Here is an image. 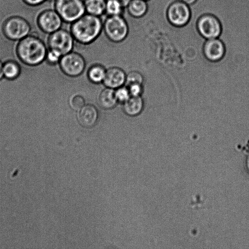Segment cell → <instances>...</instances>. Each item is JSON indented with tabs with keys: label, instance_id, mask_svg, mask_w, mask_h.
<instances>
[{
	"label": "cell",
	"instance_id": "cell-1",
	"mask_svg": "<svg viewBox=\"0 0 249 249\" xmlns=\"http://www.w3.org/2000/svg\"><path fill=\"white\" fill-rule=\"evenodd\" d=\"M103 27L101 17L85 13L71 23L70 31L75 41L86 45L93 42L100 36Z\"/></svg>",
	"mask_w": 249,
	"mask_h": 249
},
{
	"label": "cell",
	"instance_id": "cell-2",
	"mask_svg": "<svg viewBox=\"0 0 249 249\" xmlns=\"http://www.w3.org/2000/svg\"><path fill=\"white\" fill-rule=\"evenodd\" d=\"M16 52L18 57L24 63L36 66L45 59L48 50L46 44L41 39L29 35L19 41Z\"/></svg>",
	"mask_w": 249,
	"mask_h": 249
},
{
	"label": "cell",
	"instance_id": "cell-3",
	"mask_svg": "<svg viewBox=\"0 0 249 249\" xmlns=\"http://www.w3.org/2000/svg\"><path fill=\"white\" fill-rule=\"evenodd\" d=\"M103 31L110 41L119 43L127 37L129 28L122 15L107 16L103 21Z\"/></svg>",
	"mask_w": 249,
	"mask_h": 249
},
{
	"label": "cell",
	"instance_id": "cell-4",
	"mask_svg": "<svg viewBox=\"0 0 249 249\" xmlns=\"http://www.w3.org/2000/svg\"><path fill=\"white\" fill-rule=\"evenodd\" d=\"M54 9L64 22L71 24L86 13L84 0H55Z\"/></svg>",
	"mask_w": 249,
	"mask_h": 249
},
{
	"label": "cell",
	"instance_id": "cell-5",
	"mask_svg": "<svg viewBox=\"0 0 249 249\" xmlns=\"http://www.w3.org/2000/svg\"><path fill=\"white\" fill-rule=\"evenodd\" d=\"M75 40L70 31L61 28L50 34L47 39L49 50L63 56L71 52Z\"/></svg>",
	"mask_w": 249,
	"mask_h": 249
},
{
	"label": "cell",
	"instance_id": "cell-6",
	"mask_svg": "<svg viewBox=\"0 0 249 249\" xmlns=\"http://www.w3.org/2000/svg\"><path fill=\"white\" fill-rule=\"evenodd\" d=\"M3 30L8 38L13 40H20L30 35L31 27L25 19L19 16H13L5 21Z\"/></svg>",
	"mask_w": 249,
	"mask_h": 249
},
{
	"label": "cell",
	"instance_id": "cell-7",
	"mask_svg": "<svg viewBox=\"0 0 249 249\" xmlns=\"http://www.w3.org/2000/svg\"><path fill=\"white\" fill-rule=\"evenodd\" d=\"M196 27L199 34L205 39L218 38L222 32L219 20L210 14L200 16L197 20Z\"/></svg>",
	"mask_w": 249,
	"mask_h": 249
},
{
	"label": "cell",
	"instance_id": "cell-8",
	"mask_svg": "<svg viewBox=\"0 0 249 249\" xmlns=\"http://www.w3.org/2000/svg\"><path fill=\"white\" fill-rule=\"evenodd\" d=\"M59 65L62 71L65 74L75 77L80 75L83 72L86 62L81 54L71 52L62 56Z\"/></svg>",
	"mask_w": 249,
	"mask_h": 249
},
{
	"label": "cell",
	"instance_id": "cell-9",
	"mask_svg": "<svg viewBox=\"0 0 249 249\" xmlns=\"http://www.w3.org/2000/svg\"><path fill=\"white\" fill-rule=\"evenodd\" d=\"M189 5L178 0L172 2L167 10L169 21L174 26L182 27L188 23L191 18Z\"/></svg>",
	"mask_w": 249,
	"mask_h": 249
},
{
	"label": "cell",
	"instance_id": "cell-10",
	"mask_svg": "<svg viewBox=\"0 0 249 249\" xmlns=\"http://www.w3.org/2000/svg\"><path fill=\"white\" fill-rule=\"evenodd\" d=\"M63 21L54 9L42 11L37 18V23L40 29L50 35L62 28Z\"/></svg>",
	"mask_w": 249,
	"mask_h": 249
},
{
	"label": "cell",
	"instance_id": "cell-11",
	"mask_svg": "<svg viewBox=\"0 0 249 249\" xmlns=\"http://www.w3.org/2000/svg\"><path fill=\"white\" fill-rule=\"evenodd\" d=\"M203 51L206 57L209 60L216 61L221 59L226 52V47L223 42L219 38L206 39Z\"/></svg>",
	"mask_w": 249,
	"mask_h": 249
},
{
	"label": "cell",
	"instance_id": "cell-12",
	"mask_svg": "<svg viewBox=\"0 0 249 249\" xmlns=\"http://www.w3.org/2000/svg\"><path fill=\"white\" fill-rule=\"evenodd\" d=\"M126 76V75L122 69L117 67H111L106 70L103 82L107 88L117 89L125 84Z\"/></svg>",
	"mask_w": 249,
	"mask_h": 249
},
{
	"label": "cell",
	"instance_id": "cell-13",
	"mask_svg": "<svg viewBox=\"0 0 249 249\" xmlns=\"http://www.w3.org/2000/svg\"><path fill=\"white\" fill-rule=\"evenodd\" d=\"M98 112L96 107L92 105H85L78 110V121L84 127L93 126L98 120Z\"/></svg>",
	"mask_w": 249,
	"mask_h": 249
},
{
	"label": "cell",
	"instance_id": "cell-14",
	"mask_svg": "<svg viewBox=\"0 0 249 249\" xmlns=\"http://www.w3.org/2000/svg\"><path fill=\"white\" fill-rule=\"evenodd\" d=\"M125 8L131 17L141 18L148 12V3L144 0H132Z\"/></svg>",
	"mask_w": 249,
	"mask_h": 249
},
{
	"label": "cell",
	"instance_id": "cell-15",
	"mask_svg": "<svg viewBox=\"0 0 249 249\" xmlns=\"http://www.w3.org/2000/svg\"><path fill=\"white\" fill-rule=\"evenodd\" d=\"M143 106V100L141 96H131L123 103V110L127 115L130 116H135L141 113Z\"/></svg>",
	"mask_w": 249,
	"mask_h": 249
},
{
	"label": "cell",
	"instance_id": "cell-16",
	"mask_svg": "<svg viewBox=\"0 0 249 249\" xmlns=\"http://www.w3.org/2000/svg\"><path fill=\"white\" fill-rule=\"evenodd\" d=\"M98 103L104 109H109L115 107L118 101L114 89L107 88L103 89L98 96Z\"/></svg>",
	"mask_w": 249,
	"mask_h": 249
},
{
	"label": "cell",
	"instance_id": "cell-17",
	"mask_svg": "<svg viewBox=\"0 0 249 249\" xmlns=\"http://www.w3.org/2000/svg\"><path fill=\"white\" fill-rule=\"evenodd\" d=\"M86 13L101 17L106 14V0H84Z\"/></svg>",
	"mask_w": 249,
	"mask_h": 249
},
{
	"label": "cell",
	"instance_id": "cell-18",
	"mask_svg": "<svg viewBox=\"0 0 249 249\" xmlns=\"http://www.w3.org/2000/svg\"><path fill=\"white\" fill-rule=\"evenodd\" d=\"M106 72V70L103 66L96 64L89 68L88 71V76L91 82L98 84L103 82Z\"/></svg>",
	"mask_w": 249,
	"mask_h": 249
},
{
	"label": "cell",
	"instance_id": "cell-19",
	"mask_svg": "<svg viewBox=\"0 0 249 249\" xmlns=\"http://www.w3.org/2000/svg\"><path fill=\"white\" fill-rule=\"evenodd\" d=\"M3 72L4 77L13 80L18 76L20 73L19 65L15 61H8L3 65Z\"/></svg>",
	"mask_w": 249,
	"mask_h": 249
},
{
	"label": "cell",
	"instance_id": "cell-20",
	"mask_svg": "<svg viewBox=\"0 0 249 249\" xmlns=\"http://www.w3.org/2000/svg\"><path fill=\"white\" fill-rule=\"evenodd\" d=\"M124 9L117 0H106V14L107 16L122 15Z\"/></svg>",
	"mask_w": 249,
	"mask_h": 249
},
{
	"label": "cell",
	"instance_id": "cell-21",
	"mask_svg": "<svg viewBox=\"0 0 249 249\" xmlns=\"http://www.w3.org/2000/svg\"><path fill=\"white\" fill-rule=\"evenodd\" d=\"M115 95L118 102L124 103L131 96L127 87L122 86L115 90Z\"/></svg>",
	"mask_w": 249,
	"mask_h": 249
},
{
	"label": "cell",
	"instance_id": "cell-22",
	"mask_svg": "<svg viewBox=\"0 0 249 249\" xmlns=\"http://www.w3.org/2000/svg\"><path fill=\"white\" fill-rule=\"evenodd\" d=\"M69 104L73 110L78 111L85 105V101L82 96L74 94L70 98Z\"/></svg>",
	"mask_w": 249,
	"mask_h": 249
},
{
	"label": "cell",
	"instance_id": "cell-23",
	"mask_svg": "<svg viewBox=\"0 0 249 249\" xmlns=\"http://www.w3.org/2000/svg\"><path fill=\"white\" fill-rule=\"evenodd\" d=\"M143 80V77L140 72L133 71L126 75L125 84H126V86L132 83H140L142 84Z\"/></svg>",
	"mask_w": 249,
	"mask_h": 249
},
{
	"label": "cell",
	"instance_id": "cell-24",
	"mask_svg": "<svg viewBox=\"0 0 249 249\" xmlns=\"http://www.w3.org/2000/svg\"><path fill=\"white\" fill-rule=\"evenodd\" d=\"M130 94L132 96H141L142 91V84L132 83L127 86Z\"/></svg>",
	"mask_w": 249,
	"mask_h": 249
},
{
	"label": "cell",
	"instance_id": "cell-25",
	"mask_svg": "<svg viewBox=\"0 0 249 249\" xmlns=\"http://www.w3.org/2000/svg\"><path fill=\"white\" fill-rule=\"evenodd\" d=\"M62 56L57 52L49 50L46 55V60L51 64H55L59 62Z\"/></svg>",
	"mask_w": 249,
	"mask_h": 249
},
{
	"label": "cell",
	"instance_id": "cell-26",
	"mask_svg": "<svg viewBox=\"0 0 249 249\" xmlns=\"http://www.w3.org/2000/svg\"><path fill=\"white\" fill-rule=\"evenodd\" d=\"M25 3L30 5L36 6L41 4L47 0H23Z\"/></svg>",
	"mask_w": 249,
	"mask_h": 249
},
{
	"label": "cell",
	"instance_id": "cell-27",
	"mask_svg": "<svg viewBox=\"0 0 249 249\" xmlns=\"http://www.w3.org/2000/svg\"><path fill=\"white\" fill-rule=\"evenodd\" d=\"M124 8H125L132 0H117Z\"/></svg>",
	"mask_w": 249,
	"mask_h": 249
},
{
	"label": "cell",
	"instance_id": "cell-28",
	"mask_svg": "<svg viewBox=\"0 0 249 249\" xmlns=\"http://www.w3.org/2000/svg\"><path fill=\"white\" fill-rule=\"evenodd\" d=\"M245 168L247 172L249 174V154L246 156L245 159Z\"/></svg>",
	"mask_w": 249,
	"mask_h": 249
},
{
	"label": "cell",
	"instance_id": "cell-29",
	"mask_svg": "<svg viewBox=\"0 0 249 249\" xmlns=\"http://www.w3.org/2000/svg\"><path fill=\"white\" fill-rule=\"evenodd\" d=\"M188 5H191L195 3L197 0H180Z\"/></svg>",
	"mask_w": 249,
	"mask_h": 249
},
{
	"label": "cell",
	"instance_id": "cell-30",
	"mask_svg": "<svg viewBox=\"0 0 249 249\" xmlns=\"http://www.w3.org/2000/svg\"><path fill=\"white\" fill-rule=\"evenodd\" d=\"M3 65L2 62L0 60V80L3 77Z\"/></svg>",
	"mask_w": 249,
	"mask_h": 249
},
{
	"label": "cell",
	"instance_id": "cell-31",
	"mask_svg": "<svg viewBox=\"0 0 249 249\" xmlns=\"http://www.w3.org/2000/svg\"><path fill=\"white\" fill-rule=\"evenodd\" d=\"M49 0L50 1H52V2H54L55 0Z\"/></svg>",
	"mask_w": 249,
	"mask_h": 249
},
{
	"label": "cell",
	"instance_id": "cell-32",
	"mask_svg": "<svg viewBox=\"0 0 249 249\" xmlns=\"http://www.w3.org/2000/svg\"><path fill=\"white\" fill-rule=\"evenodd\" d=\"M144 0L148 1H149L150 0Z\"/></svg>",
	"mask_w": 249,
	"mask_h": 249
}]
</instances>
